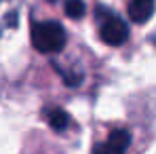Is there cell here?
<instances>
[{
    "label": "cell",
    "instance_id": "6da1fadb",
    "mask_svg": "<svg viewBox=\"0 0 156 154\" xmlns=\"http://www.w3.org/2000/svg\"><path fill=\"white\" fill-rule=\"evenodd\" d=\"M66 30L59 21H32V45L44 55L59 53L66 47Z\"/></svg>",
    "mask_w": 156,
    "mask_h": 154
},
{
    "label": "cell",
    "instance_id": "7a4b0ae2",
    "mask_svg": "<svg viewBox=\"0 0 156 154\" xmlns=\"http://www.w3.org/2000/svg\"><path fill=\"white\" fill-rule=\"evenodd\" d=\"M95 13H97L95 15L97 23H99V36H101V40L105 45L120 47V45H125L129 40V26L118 15H114L110 9H105L101 4L95 9Z\"/></svg>",
    "mask_w": 156,
    "mask_h": 154
},
{
    "label": "cell",
    "instance_id": "3957f363",
    "mask_svg": "<svg viewBox=\"0 0 156 154\" xmlns=\"http://www.w3.org/2000/svg\"><path fill=\"white\" fill-rule=\"evenodd\" d=\"M131 144V133L127 129H114L105 144L95 146L93 154H125Z\"/></svg>",
    "mask_w": 156,
    "mask_h": 154
},
{
    "label": "cell",
    "instance_id": "277c9868",
    "mask_svg": "<svg viewBox=\"0 0 156 154\" xmlns=\"http://www.w3.org/2000/svg\"><path fill=\"white\" fill-rule=\"evenodd\" d=\"M154 13V0H131L129 17L135 23H146Z\"/></svg>",
    "mask_w": 156,
    "mask_h": 154
},
{
    "label": "cell",
    "instance_id": "5b68a950",
    "mask_svg": "<svg viewBox=\"0 0 156 154\" xmlns=\"http://www.w3.org/2000/svg\"><path fill=\"white\" fill-rule=\"evenodd\" d=\"M44 118H47L49 127L55 129V131H63L70 125V116L61 108H44Z\"/></svg>",
    "mask_w": 156,
    "mask_h": 154
},
{
    "label": "cell",
    "instance_id": "8992f818",
    "mask_svg": "<svg viewBox=\"0 0 156 154\" xmlns=\"http://www.w3.org/2000/svg\"><path fill=\"white\" fill-rule=\"evenodd\" d=\"M84 2L82 0H68L66 2V15L72 17V19H80L84 15Z\"/></svg>",
    "mask_w": 156,
    "mask_h": 154
}]
</instances>
